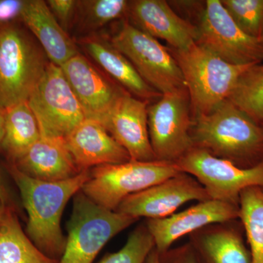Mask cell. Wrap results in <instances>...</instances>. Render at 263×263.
Returning a JSON list of instances; mask_svg holds the SVG:
<instances>
[{
	"label": "cell",
	"instance_id": "6da1fadb",
	"mask_svg": "<svg viewBox=\"0 0 263 263\" xmlns=\"http://www.w3.org/2000/svg\"><path fill=\"white\" fill-rule=\"evenodd\" d=\"M6 169L18 186L28 215L27 236L43 253L60 261L67 241L61 228L62 214L69 200L89 180V170L72 179L49 182L29 177L11 162Z\"/></svg>",
	"mask_w": 263,
	"mask_h": 263
},
{
	"label": "cell",
	"instance_id": "7a4b0ae2",
	"mask_svg": "<svg viewBox=\"0 0 263 263\" xmlns=\"http://www.w3.org/2000/svg\"><path fill=\"white\" fill-rule=\"evenodd\" d=\"M194 147L241 167L263 162V125L230 100L211 113L196 116L191 130Z\"/></svg>",
	"mask_w": 263,
	"mask_h": 263
},
{
	"label": "cell",
	"instance_id": "3957f363",
	"mask_svg": "<svg viewBox=\"0 0 263 263\" xmlns=\"http://www.w3.org/2000/svg\"><path fill=\"white\" fill-rule=\"evenodd\" d=\"M49 62L41 45L22 27L0 26V105L8 108L27 101Z\"/></svg>",
	"mask_w": 263,
	"mask_h": 263
},
{
	"label": "cell",
	"instance_id": "277c9868",
	"mask_svg": "<svg viewBox=\"0 0 263 263\" xmlns=\"http://www.w3.org/2000/svg\"><path fill=\"white\" fill-rule=\"evenodd\" d=\"M173 56L197 116L211 113L228 100L240 76L253 65H232L197 43L183 51L174 50Z\"/></svg>",
	"mask_w": 263,
	"mask_h": 263
},
{
	"label": "cell",
	"instance_id": "5b68a950",
	"mask_svg": "<svg viewBox=\"0 0 263 263\" xmlns=\"http://www.w3.org/2000/svg\"><path fill=\"white\" fill-rule=\"evenodd\" d=\"M138 219L100 206L81 190L73 197L65 249L59 263H92L109 240Z\"/></svg>",
	"mask_w": 263,
	"mask_h": 263
},
{
	"label": "cell",
	"instance_id": "8992f818",
	"mask_svg": "<svg viewBox=\"0 0 263 263\" xmlns=\"http://www.w3.org/2000/svg\"><path fill=\"white\" fill-rule=\"evenodd\" d=\"M179 173L173 162L159 160L104 164L89 170V179L81 192L100 206L116 211L126 197Z\"/></svg>",
	"mask_w": 263,
	"mask_h": 263
},
{
	"label": "cell",
	"instance_id": "52a82bcc",
	"mask_svg": "<svg viewBox=\"0 0 263 263\" xmlns=\"http://www.w3.org/2000/svg\"><path fill=\"white\" fill-rule=\"evenodd\" d=\"M110 41L161 95L186 89L181 68L169 50L129 22H123Z\"/></svg>",
	"mask_w": 263,
	"mask_h": 263
},
{
	"label": "cell",
	"instance_id": "ba28073f",
	"mask_svg": "<svg viewBox=\"0 0 263 263\" xmlns=\"http://www.w3.org/2000/svg\"><path fill=\"white\" fill-rule=\"evenodd\" d=\"M174 164L180 172L195 178L211 200L239 205L240 195L245 189H263V162L251 168H241L207 151L193 147Z\"/></svg>",
	"mask_w": 263,
	"mask_h": 263
},
{
	"label": "cell",
	"instance_id": "9c48e42d",
	"mask_svg": "<svg viewBox=\"0 0 263 263\" xmlns=\"http://www.w3.org/2000/svg\"><path fill=\"white\" fill-rule=\"evenodd\" d=\"M27 102L41 136L65 138L86 119L61 67L51 62Z\"/></svg>",
	"mask_w": 263,
	"mask_h": 263
},
{
	"label": "cell",
	"instance_id": "30bf717a",
	"mask_svg": "<svg viewBox=\"0 0 263 263\" xmlns=\"http://www.w3.org/2000/svg\"><path fill=\"white\" fill-rule=\"evenodd\" d=\"M186 89L162 95L148 108V134L156 160L174 163L194 147Z\"/></svg>",
	"mask_w": 263,
	"mask_h": 263
},
{
	"label": "cell",
	"instance_id": "8fae6325",
	"mask_svg": "<svg viewBox=\"0 0 263 263\" xmlns=\"http://www.w3.org/2000/svg\"><path fill=\"white\" fill-rule=\"evenodd\" d=\"M201 45L221 60L235 65L263 62V44L240 30L219 0H208L198 26Z\"/></svg>",
	"mask_w": 263,
	"mask_h": 263
},
{
	"label": "cell",
	"instance_id": "7c38bea8",
	"mask_svg": "<svg viewBox=\"0 0 263 263\" xmlns=\"http://www.w3.org/2000/svg\"><path fill=\"white\" fill-rule=\"evenodd\" d=\"M211 200L203 186L195 178L180 172L155 186L126 197L116 212L138 218L163 219L174 214L192 200Z\"/></svg>",
	"mask_w": 263,
	"mask_h": 263
},
{
	"label": "cell",
	"instance_id": "4fadbf2b",
	"mask_svg": "<svg viewBox=\"0 0 263 263\" xmlns=\"http://www.w3.org/2000/svg\"><path fill=\"white\" fill-rule=\"evenodd\" d=\"M235 219H239V205L208 200L163 219H147L145 224L153 238L156 250L161 254L185 235L211 224Z\"/></svg>",
	"mask_w": 263,
	"mask_h": 263
},
{
	"label": "cell",
	"instance_id": "5bb4252c",
	"mask_svg": "<svg viewBox=\"0 0 263 263\" xmlns=\"http://www.w3.org/2000/svg\"><path fill=\"white\" fill-rule=\"evenodd\" d=\"M100 124L127 151L131 160H157L148 134L146 101L125 90Z\"/></svg>",
	"mask_w": 263,
	"mask_h": 263
},
{
	"label": "cell",
	"instance_id": "9a60e30c",
	"mask_svg": "<svg viewBox=\"0 0 263 263\" xmlns=\"http://www.w3.org/2000/svg\"><path fill=\"white\" fill-rule=\"evenodd\" d=\"M86 119L101 122L125 91L105 77L80 53L61 67Z\"/></svg>",
	"mask_w": 263,
	"mask_h": 263
},
{
	"label": "cell",
	"instance_id": "2e32d148",
	"mask_svg": "<svg viewBox=\"0 0 263 263\" xmlns=\"http://www.w3.org/2000/svg\"><path fill=\"white\" fill-rule=\"evenodd\" d=\"M126 14L132 25L164 40L176 51L187 49L198 41V27L179 16L164 0L129 1Z\"/></svg>",
	"mask_w": 263,
	"mask_h": 263
},
{
	"label": "cell",
	"instance_id": "e0dca14e",
	"mask_svg": "<svg viewBox=\"0 0 263 263\" xmlns=\"http://www.w3.org/2000/svg\"><path fill=\"white\" fill-rule=\"evenodd\" d=\"M65 139L76 165L81 171L131 160L127 151L100 122L93 119H85Z\"/></svg>",
	"mask_w": 263,
	"mask_h": 263
},
{
	"label": "cell",
	"instance_id": "ac0fdd59",
	"mask_svg": "<svg viewBox=\"0 0 263 263\" xmlns=\"http://www.w3.org/2000/svg\"><path fill=\"white\" fill-rule=\"evenodd\" d=\"M237 220L211 224L189 235L199 263H251L245 230Z\"/></svg>",
	"mask_w": 263,
	"mask_h": 263
},
{
	"label": "cell",
	"instance_id": "d6986e66",
	"mask_svg": "<svg viewBox=\"0 0 263 263\" xmlns=\"http://www.w3.org/2000/svg\"><path fill=\"white\" fill-rule=\"evenodd\" d=\"M13 164L29 177L49 182L72 179L82 172L62 137L41 136Z\"/></svg>",
	"mask_w": 263,
	"mask_h": 263
},
{
	"label": "cell",
	"instance_id": "ffe728a7",
	"mask_svg": "<svg viewBox=\"0 0 263 263\" xmlns=\"http://www.w3.org/2000/svg\"><path fill=\"white\" fill-rule=\"evenodd\" d=\"M20 18L54 65L61 67L79 53L76 43L57 22L46 1H23Z\"/></svg>",
	"mask_w": 263,
	"mask_h": 263
},
{
	"label": "cell",
	"instance_id": "44dd1931",
	"mask_svg": "<svg viewBox=\"0 0 263 263\" xmlns=\"http://www.w3.org/2000/svg\"><path fill=\"white\" fill-rule=\"evenodd\" d=\"M79 43L105 72L133 96L144 101L162 96L143 81L127 57L108 40L88 36L81 38Z\"/></svg>",
	"mask_w": 263,
	"mask_h": 263
},
{
	"label": "cell",
	"instance_id": "7402d4cb",
	"mask_svg": "<svg viewBox=\"0 0 263 263\" xmlns=\"http://www.w3.org/2000/svg\"><path fill=\"white\" fill-rule=\"evenodd\" d=\"M5 134L1 150L14 163L41 138L37 119L28 102L5 108Z\"/></svg>",
	"mask_w": 263,
	"mask_h": 263
},
{
	"label": "cell",
	"instance_id": "603a6c76",
	"mask_svg": "<svg viewBox=\"0 0 263 263\" xmlns=\"http://www.w3.org/2000/svg\"><path fill=\"white\" fill-rule=\"evenodd\" d=\"M0 263H59L43 253L24 233L15 210L8 207L0 227Z\"/></svg>",
	"mask_w": 263,
	"mask_h": 263
},
{
	"label": "cell",
	"instance_id": "cb8c5ba5",
	"mask_svg": "<svg viewBox=\"0 0 263 263\" xmlns=\"http://www.w3.org/2000/svg\"><path fill=\"white\" fill-rule=\"evenodd\" d=\"M239 219L251 254V263H263V189L252 186L241 192Z\"/></svg>",
	"mask_w": 263,
	"mask_h": 263
},
{
	"label": "cell",
	"instance_id": "d4e9b609",
	"mask_svg": "<svg viewBox=\"0 0 263 263\" xmlns=\"http://www.w3.org/2000/svg\"><path fill=\"white\" fill-rule=\"evenodd\" d=\"M228 100L263 125V62L251 65L243 72Z\"/></svg>",
	"mask_w": 263,
	"mask_h": 263
},
{
	"label": "cell",
	"instance_id": "484cf974",
	"mask_svg": "<svg viewBox=\"0 0 263 263\" xmlns=\"http://www.w3.org/2000/svg\"><path fill=\"white\" fill-rule=\"evenodd\" d=\"M126 0H82L78 1L76 22L81 29L95 31L127 13Z\"/></svg>",
	"mask_w": 263,
	"mask_h": 263
},
{
	"label": "cell",
	"instance_id": "4316f807",
	"mask_svg": "<svg viewBox=\"0 0 263 263\" xmlns=\"http://www.w3.org/2000/svg\"><path fill=\"white\" fill-rule=\"evenodd\" d=\"M230 17L249 37L263 40V0H222Z\"/></svg>",
	"mask_w": 263,
	"mask_h": 263
},
{
	"label": "cell",
	"instance_id": "83f0119b",
	"mask_svg": "<svg viewBox=\"0 0 263 263\" xmlns=\"http://www.w3.org/2000/svg\"><path fill=\"white\" fill-rule=\"evenodd\" d=\"M155 245L146 224L137 227L122 249L106 254L98 263H146Z\"/></svg>",
	"mask_w": 263,
	"mask_h": 263
},
{
	"label": "cell",
	"instance_id": "f1b7e54d",
	"mask_svg": "<svg viewBox=\"0 0 263 263\" xmlns=\"http://www.w3.org/2000/svg\"><path fill=\"white\" fill-rule=\"evenodd\" d=\"M46 4L57 22L66 32L75 23L78 1L76 0H48Z\"/></svg>",
	"mask_w": 263,
	"mask_h": 263
},
{
	"label": "cell",
	"instance_id": "f546056e",
	"mask_svg": "<svg viewBox=\"0 0 263 263\" xmlns=\"http://www.w3.org/2000/svg\"><path fill=\"white\" fill-rule=\"evenodd\" d=\"M158 254L160 263H199L190 243Z\"/></svg>",
	"mask_w": 263,
	"mask_h": 263
},
{
	"label": "cell",
	"instance_id": "4dcf8cb0",
	"mask_svg": "<svg viewBox=\"0 0 263 263\" xmlns=\"http://www.w3.org/2000/svg\"><path fill=\"white\" fill-rule=\"evenodd\" d=\"M23 1L0 0V26L12 23L17 17L20 18Z\"/></svg>",
	"mask_w": 263,
	"mask_h": 263
},
{
	"label": "cell",
	"instance_id": "1f68e13d",
	"mask_svg": "<svg viewBox=\"0 0 263 263\" xmlns=\"http://www.w3.org/2000/svg\"><path fill=\"white\" fill-rule=\"evenodd\" d=\"M0 200L4 202L7 206L13 209L14 204L13 202V198L1 171H0Z\"/></svg>",
	"mask_w": 263,
	"mask_h": 263
},
{
	"label": "cell",
	"instance_id": "d6a6232c",
	"mask_svg": "<svg viewBox=\"0 0 263 263\" xmlns=\"http://www.w3.org/2000/svg\"><path fill=\"white\" fill-rule=\"evenodd\" d=\"M5 114L6 110L0 105V150L5 134Z\"/></svg>",
	"mask_w": 263,
	"mask_h": 263
},
{
	"label": "cell",
	"instance_id": "836d02e7",
	"mask_svg": "<svg viewBox=\"0 0 263 263\" xmlns=\"http://www.w3.org/2000/svg\"><path fill=\"white\" fill-rule=\"evenodd\" d=\"M146 263H160V259H159V254L157 253V250L155 249L151 252L147 257Z\"/></svg>",
	"mask_w": 263,
	"mask_h": 263
},
{
	"label": "cell",
	"instance_id": "e575fe53",
	"mask_svg": "<svg viewBox=\"0 0 263 263\" xmlns=\"http://www.w3.org/2000/svg\"><path fill=\"white\" fill-rule=\"evenodd\" d=\"M7 209H8V206L0 200V227L2 226V223H3V219H4L5 213H6Z\"/></svg>",
	"mask_w": 263,
	"mask_h": 263
},
{
	"label": "cell",
	"instance_id": "d590c367",
	"mask_svg": "<svg viewBox=\"0 0 263 263\" xmlns=\"http://www.w3.org/2000/svg\"><path fill=\"white\" fill-rule=\"evenodd\" d=\"M262 44H263V40H262Z\"/></svg>",
	"mask_w": 263,
	"mask_h": 263
}]
</instances>
